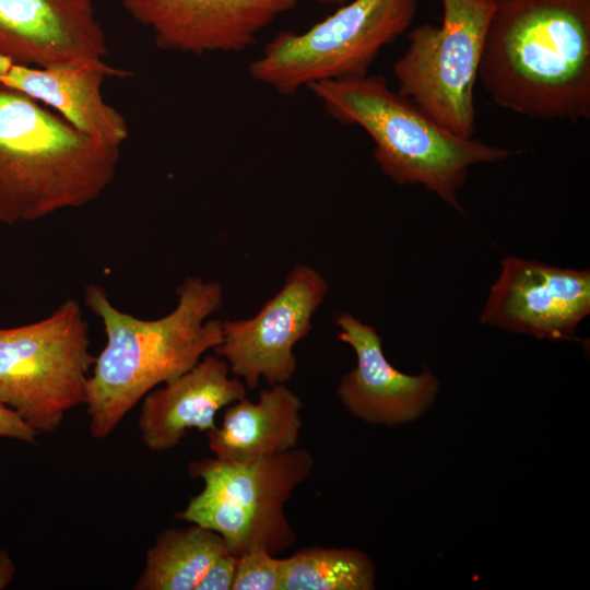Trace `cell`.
<instances>
[{
  "label": "cell",
  "instance_id": "obj_1",
  "mask_svg": "<svg viewBox=\"0 0 590 590\" xmlns=\"http://www.w3.org/2000/svg\"><path fill=\"white\" fill-rule=\"evenodd\" d=\"M177 295L174 310L148 320L115 307L102 286L85 287V305L102 320L106 334L85 401L94 439L108 437L144 396L191 369L221 343L222 321L209 318L223 305L222 286L188 276Z\"/></svg>",
  "mask_w": 590,
  "mask_h": 590
},
{
  "label": "cell",
  "instance_id": "obj_2",
  "mask_svg": "<svg viewBox=\"0 0 590 590\" xmlns=\"http://www.w3.org/2000/svg\"><path fill=\"white\" fill-rule=\"evenodd\" d=\"M480 61L493 102L540 119L590 117V0H494Z\"/></svg>",
  "mask_w": 590,
  "mask_h": 590
},
{
  "label": "cell",
  "instance_id": "obj_3",
  "mask_svg": "<svg viewBox=\"0 0 590 590\" xmlns=\"http://www.w3.org/2000/svg\"><path fill=\"white\" fill-rule=\"evenodd\" d=\"M119 157V146L0 85V222H33L88 204L114 180Z\"/></svg>",
  "mask_w": 590,
  "mask_h": 590
},
{
  "label": "cell",
  "instance_id": "obj_4",
  "mask_svg": "<svg viewBox=\"0 0 590 590\" xmlns=\"http://www.w3.org/2000/svg\"><path fill=\"white\" fill-rule=\"evenodd\" d=\"M324 110L343 125L362 128L374 142V160L398 185H423L457 211L458 190L469 167L502 161L511 151L456 135L382 75L326 80L307 86Z\"/></svg>",
  "mask_w": 590,
  "mask_h": 590
},
{
  "label": "cell",
  "instance_id": "obj_5",
  "mask_svg": "<svg viewBox=\"0 0 590 590\" xmlns=\"http://www.w3.org/2000/svg\"><path fill=\"white\" fill-rule=\"evenodd\" d=\"M312 467L310 453L297 448L247 462H191L188 473L203 488L176 518L215 531L236 556L257 547L275 555L296 541L284 508Z\"/></svg>",
  "mask_w": 590,
  "mask_h": 590
},
{
  "label": "cell",
  "instance_id": "obj_6",
  "mask_svg": "<svg viewBox=\"0 0 590 590\" xmlns=\"http://www.w3.org/2000/svg\"><path fill=\"white\" fill-rule=\"evenodd\" d=\"M90 346L88 323L71 298L42 320L0 327V402L38 435L54 433L85 404Z\"/></svg>",
  "mask_w": 590,
  "mask_h": 590
},
{
  "label": "cell",
  "instance_id": "obj_7",
  "mask_svg": "<svg viewBox=\"0 0 590 590\" xmlns=\"http://www.w3.org/2000/svg\"><path fill=\"white\" fill-rule=\"evenodd\" d=\"M417 0H351L302 32H282L249 64L257 82L284 95L311 83L363 76L380 50L411 26Z\"/></svg>",
  "mask_w": 590,
  "mask_h": 590
},
{
  "label": "cell",
  "instance_id": "obj_8",
  "mask_svg": "<svg viewBox=\"0 0 590 590\" xmlns=\"http://www.w3.org/2000/svg\"><path fill=\"white\" fill-rule=\"evenodd\" d=\"M441 2V25L424 23L409 33L393 74L400 94L456 135L473 138L474 86L495 2Z\"/></svg>",
  "mask_w": 590,
  "mask_h": 590
},
{
  "label": "cell",
  "instance_id": "obj_9",
  "mask_svg": "<svg viewBox=\"0 0 590 590\" xmlns=\"http://www.w3.org/2000/svg\"><path fill=\"white\" fill-rule=\"evenodd\" d=\"M327 291L328 283L316 269L297 264L256 316L222 321L215 355L248 388H256L261 378L270 386L287 382L297 369L293 349L310 332L312 316Z\"/></svg>",
  "mask_w": 590,
  "mask_h": 590
},
{
  "label": "cell",
  "instance_id": "obj_10",
  "mask_svg": "<svg viewBox=\"0 0 590 590\" xmlns=\"http://www.w3.org/2000/svg\"><path fill=\"white\" fill-rule=\"evenodd\" d=\"M489 291L483 323L539 339L578 340L579 322L590 311V271L559 269L507 257Z\"/></svg>",
  "mask_w": 590,
  "mask_h": 590
},
{
  "label": "cell",
  "instance_id": "obj_11",
  "mask_svg": "<svg viewBox=\"0 0 590 590\" xmlns=\"http://www.w3.org/2000/svg\"><path fill=\"white\" fill-rule=\"evenodd\" d=\"M161 49L193 55L236 52L253 44L297 0H121Z\"/></svg>",
  "mask_w": 590,
  "mask_h": 590
},
{
  "label": "cell",
  "instance_id": "obj_12",
  "mask_svg": "<svg viewBox=\"0 0 590 590\" xmlns=\"http://www.w3.org/2000/svg\"><path fill=\"white\" fill-rule=\"evenodd\" d=\"M106 54L91 0H0V55L14 64L45 68Z\"/></svg>",
  "mask_w": 590,
  "mask_h": 590
},
{
  "label": "cell",
  "instance_id": "obj_13",
  "mask_svg": "<svg viewBox=\"0 0 590 590\" xmlns=\"http://www.w3.org/2000/svg\"><path fill=\"white\" fill-rule=\"evenodd\" d=\"M335 323L339 340L356 355V366L338 387V396L353 415L392 426L413 421L429 408L438 390V380L429 370L417 376L399 371L386 358L375 328L352 314H339Z\"/></svg>",
  "mask_w": 590,
  "mask_h": 590
},
{
  "label": "cell",
  "instance_id": "obj_14",
  "mask_svg": "<svg viewBox=\"0 0 590 590\" xmlns=\"http://www.w3.org/2000/svg\"><path fill=\"white\" fill-rule=\"evenodd\" d=\"M245 397L246 385L231 377L228 364L206 355L144 396L138 420L141 440L152 451L173 449L190 429H213L219 411Z\"/></svg>",
  "mask_w": 590,
  "mask_h": 590
},
{
  "label": "cell",
  "instance_id": "obj_15",
  "mask_svg": "<svg viewBox=\"0 0 590 590\" xmlns=\"http://www.w3.org/2000/svg\"><path fill=\"white\" fill-rule=\"evenodd\" d=\"M126 75V71L104 60L74 61L45 68L12 64L1 85L49 106L95 141L120 148L129 137V127L126 118L106 103L102 86L107 78Z\"/></svg>",
  "mask_w": 590,
  "mask_h": 590
},
{
  "label": "cell",
  "instance_id": "obj_16",
  "mask_svg": "<svg viewBox=\"0 0 590 590\" xmlns=\"http://www.w3.org/2000/svg\"><path fill=\"white\" fill-rule=\"evenodd\" d=\"M303 403L285 384L272 385L257 401L243 398L225 410L222 422L206 432L208 447L228 462H247L297 447Z\"/></svg>",
  "mask_w": 590,
  "mask_h": 590
},
{
  "label": "cell",
  "instance_id": "obj_17",
  "mask_svg": "<svg viewBox=\"0 0 590 590\" xmlns=\"http://www.w3.org/2000/svg\"><path fill=\"white\" fill-rule=\"evenodd\" d=\"M229 552L223 538L205 527L162 531L148 550L135 590H196L211 564Z\"/></svg>",
  "mask_w": 590,
  "mask_h": 590
},
{
  "label": "cell",
  "instance_id": "obj_18",
  "mask_svg": "<svg viewBox=\"0 0 590 590\" xmlns=\"http://www.w3.org/2000/svg\"><path fill=\"white\" fill-rule=\"evenodd\" d=\"M281 590H370L375 568L366 554L350 548H303L281 558Z\"/></svg>",
  "mask_w": 590,
  "mask_h": 590
},
{
  "label": "cell",
  "instance_id": "obj_19",
  "mask_svg": "<svg viewBox=\"0 0 590 590\" xmlns=\"http://www.w3.org/2000/svg\"><path fill=\"white\" fill-rule=\"evenodd\" d=\"M281 558L257 547L238 556L232 590H281Z\"/></svg>",
  "mask_w": 590,
  "mask_h": 590
},
{
  "label": "cell",
  "instance_id": "obj_20",
  "mask_svg": "<svg viewBox=\"0 0 590 590\" xmlns=\"http://www.w3.org/2000/svg\"><path fill=\"white\" fill-rule=\"evenodd\" d=\"M238 556L227 552L217 557L198 583L196 590H232Z\"/></svg>",
  "mask_w": 590,
  "mask_h": 590
},
{
  "label": "cell",
  "instance_id": "obj_21",
  "mask_svg": "<svg viewBox=\"0 0 590 590\" xmlns=\"http://www.w3.org/2000/svg\"><path fill=\"white\" fill-rule=\"evenodd\" d=\"M37 436L13 410L0 402V437L33 444Z\"/></svg>",
  "mask_w": 590,
  "mask_h": 590
},
{
  "label": "cell",
  "instance_id": "obj_22",
  "mask_svg": "<svg viewBox=\"0 0 590 590\" xmlns=\"http://www.w3.org/2000/svg\"><path fill=\"white\" fill-rule=\"evenodd\" d=\"M15 565L9 554L0 551V590L7 588L14 579Z\"/></svg>",
  "mask_w": 590,
  "mask_h": 590
},
{
  "label": "cell",
  "instance_id": "obj_23",
  "mask_svg": "<svg viewBox=\"0 0 590 590\" xmlns=\"http://www.w3.org/2000/svg\"><path fill=\"white\" fill-rule=\"evenodd\" d=\"M12 64L14 63L11 62L7 57L0 55V85Z\"/></svg>",
  "mask_w": 590,
  "mask_h": 590
},
{
  "label": "cell",
  "instance_id": "obj_24",
  "mask_svg": "<svg viewBox=\"0 0 590 590\" xmlns=\"http://www.w3.org/2000/svg\"><path fill=\"white\" fill-rule=\"evenodd\" d=\"M319 3H322V4H338V5H342V4H345L346 2L351 1V0H315Z\"/></svg>",
  "mask_w": 590,
  "mask_h": 590
}]
</instances>
